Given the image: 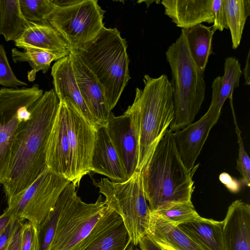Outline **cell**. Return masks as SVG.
Listing matches in <instances>:
<instances>
[{"label":"cell","instance_id":"cell-38","mask_svg":"<svg viewBox=\"0 0 250 250\" xmlns=\"http://www.w3.org/2000/svg\"><path fill=\"white\" fill-rule=\"evenodd\" d=\"M15 217L7 208L0 215V236L3 233L7 226Z\"/></svg>","mask_w":250,"mask_h":250},{"label":"cell","instance_id":"cell-40","mask_svg":"<svg viewBox=\"0 0 250 250\" xmlns=\"http://www.w3.org/2000/svg\"><path fill=\"white\" fill-rule=\"evenodd\" d=\"M58 6H66L78 2V0H51Z\"/></svg>","mask_w":250,"mask_h":250},{"label":"cell","instance_id":"cell-8","mask_svg":"<svg viewBox=\"0 0 250 250\" xmlns=\"http://www.w3.org/2000/svg\"><path fill=\"white\" fill-rule=\"evenodd\" d=\"M105 11L97 0H78L66 6H56L47 21L76 50L94 39L104 26Z\"/></svg>","mask_w":250,"mask_h":250},{"label":"cell","instance_id":"cell-35","mask_svg":"<svg viewBox=\"0 0 250 250\" xmlns=\"http://www.w3.org/2000/svg\"><path fill=\"white\" fill-rule=\"evenodd\" d=\"M22 220L16 218L13 231L7 250H20Z\"/></svg>","mask_w":250,"mask_h":250},{"label":"cell","instance_id":"cell-30","mask_svg":"<svg viewBox=\"0 0 250 250\" xmlns=\"http://www.w3.org/2000/svg\"><path fill=\"white\" fill-rule=\"evenodd\" d=\"M19 2L24 18L38 24L48 22L47 20L56 7L51 0H19Z\"/></svg>","mask_w":250,"mask_h":250},{"label":"cell","instance_id":"cell-4","mask_svg":"<svg viewBox=\"0 0 250 250\" xmlns=\"http://www.w3.org/2000/svg\"><path fill=\"white\" fill-rule=\"evenodd\" d=\"M127 43L116 28L104 26L97 36L74 51L103 85L110 111L130 79Z\"/></svg>","mask_w":250,"mask_h":250},{"label":"cell","instance_id":"cell-23","mask_svg":"<svg viewBox=\"0 0 250 250\" xmlns=\"http://www.w3.org/2000/svg\"><path fill=\"white\" fill-rule=\"evenodd\" d=\"M178 226L206 250H225L222 221L206 219Z\"/></svg>","mask_w":250,"mask_h":250},{"label":"cell","instance_id":"cell-41","mask_svg":"<svg viewBox=\"0 0 250 250\" xmlns=\"http://www.w3.org/2000/svg\"><path fill=\"white\" fill-rule=\"evenodd\" d=\"M156 243L157 244H158L162 248V249L163 250H175L168 246H167L165 244H162L160 243H158V242H156Z\"/></svg>","mask_w":250,"mask_h":250},{"label":"cell","instance_id":"cell-10","mask_svg":"<svg viewBox=\"0 0 250 250\" xmlns=\"http://www.w3.org/2000/svg\"><path fill=\"white\" fill-rule=\"evenodd\" d=\"M70 181L46 169L23 192L8 203L17 219L39 226L53 209Z\"/></svg>","mask_w":250,"mask_h":250},{"label":"cell","instance_id":"cell-3","mask_svg":"<svg viewBox=\"0 0 250 250\" xmlns=\"http://www.w3.org/2000/svg\"><path fill=\"white\" fill-rule=\"evenodd\" d=\"M143 82V89L136 88L132 104L139 121L137 171L146 165L174 118L172 85L167 76L145 75Z\"/></svg>","mask_w":250,"mask_h":250},{"label":"cell","instance_id":"cell-11","mask_svg":"<svg viewBox=\"0 0 250 250\" xmlns=\"http://www.w3.org/2000/svg\"><path fill=\"white\" fill-rule=\"evenodd\" d=\"M66 124L71 150L72 181L76 187L83 177L91 172V158L95 140L96 126L88 122L67 100Z\"/></svg>","mask_w":250,"mask_h":250},{"label":"cell","instance_id":"cell-36","mask_svg":"<svg viewBox=\"0 0 250 250\" xmlns=\"http://www.w3.org/2000/svg\"><path fill=\"white\" fill-rule=\"evenodd\" d=\"M16 218L14 217L0 236V250H7L13 231Z\"/></svg>","mask_w":250,"mask_h":250},{"label":"cell","instance_id":"cell-31","mask_svg":"<svg viewBox=\"0 0 250 250\" xmlns=\"http://www.w3.org/2000/svg\"><path fill=\"white\" fill-rule=\"evenodd\" d=\"M235 130L239 144L238 158L237 160L236 168L240 172L243 178V182L247 187L250 185V159L244 148L241 131L237 124L233 107L231 108Z\"/></svg>","mask_w":250,"mask_h":250},{"label":"cell","instance_id":"cell-37","mask_svg":"<svg viewBox=\"0 0 250 250\" xmlns=\"http://www.w3.org/2000/svg\"><path fill=\"white\" fill-rule=\"evenodd\" d=\"M138 246L141 250H163L147 235L141 239Z\"/></svg>","mask_w":250,"mask_h":250},{"label":"cell","instance_id":"cell-34","mask_svg":"<svg viewBox=\"0 0 250 250\" xmlns=\"http://www.w3.org/2000/svg\"><path fill=\"white\" fill-rule=\"evenodd\" d=\"M212 11L214 17L212 30L215 33L217 30L221 32L228 29L223 0H212Z\"/></svg>","mask_w":250,"mask_h":250},{"label":"cell","instance_id":"cell-19","mask_svg":"<svg viewBox=\"0 0 250 250\" xmlns=\"http://www.w3.org/2000/svg\"><path fill=\"white\" fill-rule=\"evenodd\" d=\"M54 91L59 101L68 100L91 124L97 125L86 105L77 84L69 54L57 61L51 68Z\"/></svg>","mask_w":250,"mask_h":250},{"label":"cell","instance_id":"cell-13","mask_svg":"<svg viewBox=\"0 0 250 250\" xmlns=\"http://www.w3.org/2000/svg\"><path fill=\"white\" fill-rule=\"evenodd\" d=\"M133 247L122 218L106 206L103 215L77 250H132Z\"/></svg>","mask_w":250,"mask_h":250},{"label":"cell","instance_id":"cell-21","mask_svg":"<svg viewBox=\"0 0 250 250\" xmlns=\"http://www.w3.org/2000/svg\"><path fill=\"white\" fill-rule=\"evenodd\" d=\"M16 46L25 49L34 48L68 55L71 50L67 42L49 22H31L21 36L15 42Z\"/></svg>","mask_w":250,"mask_h":250},{"label":"cell","instance_id":"cell-25","mask_svg":"<svg viewBox=\"0 0 250 250\" xmlns=\"http://www.w3.org/2000/svg\"><path fill=\"white\" fill-rule=\"evenodd\" d=\"M30 23L21 11L19 0H0V34L6 41L15 42Z\"/></svg>","mask_w":250,"mask_h":250},{"label":"cell","instance_id":"cell-7","mask_svg":"<svg viewBox=\"0 0 250 250\" xmlns=\"http://www.w3.org/2000/svg\"><path fill=\"white\" fill-rule=\"evenodd\" d=\"M75 186H67V198L49 250H77L103 215L106 206L100 195L95 203L83 202Z\"/></svg>","mask_w":250,"mask_h":250},{"label":"cell","instance_id":"cell-24","mask_svg":"<svg viewBox=\"0 0 250 250\" xmlns=\"http://www.w3.org/2000/svg\"><path fill=\"white\" fill-rule=\"evenodd\" d=\"M191 56L198 68L205 70L209 56L214 54L212 50V41L214 32L211 27L202 23L193 27L182 29Z\"/></svg>","mask_w":250,"mask_h":250},{"label":"cell","instance_id":"cell-15","mask_svg":"<svg viewBox=\"0 0 250 250\" xmlns=\"http://www.w3.org/2000/svg\"><path fill=\"white\" fill-rule=\"evenodd\" d=\"M69 55L76 83L86 105L97 125L105 126L111 111L104 88L74 51H71Z\"/></svg>","mask_w":250,"mask_h":250},{"label":"cell","instance_id":"cell-32","mask_svg":"<svg viewBox=\"0 0 250 250\" xmlns=\"http://www.w3.org/2000/svg\"><path fill=\"white\" fill-rule=\"evenodd\" d=\"M0 85L6 88H17L28 84L20 80L14 73L9 64L4 46L0 43Z\"/></svg>","mask_w":250,"mask_h":250},{"label":"cell","instance_id":"cell-5","mask_svg":"<svg viewBox=\"0 0 250 250\" xmlns=\"http://www.w3.org/2000/svg\"><path fill=\"white\" fill-rule=\"evenodd\" d=\"M171 70L174 118L169 129L175 132L194 121L205 99L204 72L193 60L184 33L166 52Z\"/></svg>","mask_w":250,"mask_h":250},{"label":"cell","instance_id":"cell-43","mask_svg":"<svg viewBox=\"0 0 250 250\" xmlns=\"http://www.w3.org/2000/svg\"></svg>","mask_w":250,"mask_h":250},{"label":"cell","instance_id":"cell-1","mask_svg":"<svg viewBox=\"0 0 250 250\" xmlns=\"http://www.w3.org/2000/svg\"><path fill=\"white\" fill-rule=\"evenodd\" d=\"M60 101L53 89L30 107L15 134L3 186L7 203L26 189L46 168L49 139Z\"/></svg>","mask_w":250,"mask_h":250},{"label":"cell","instance_id":"cell-29","mask_svg":"<svg viewBox=\"0 0 250 250\" xmlns=\"http://www.w3.org/2000/svg\"><path fill=\"white\" fill-rule=\"evenodd\" d=\"M150 212L164 217L176 226L192 222L204 221L207 219L199 215L191 201L171 203Z\"/></svg>","mask_w":250,"mask_h":250},{"label":"cell","instance_id":"cell-18","mask_svg":"<svg viewBox=\"0 0 250 250\" xmlns=\"http://www.w3.org/2000/svg\"><path fill=\"white\" fill-rule=\"evenodd\" d=\"M222 222L225 250H250V205L234 201Z\"/></svg>","mask_w":250,"mask_h":250},{"label":"cell","instance_id":"cell-28","mask_svg":"<svg viewBox=\"0 0 250 250\" xmlns=\"http://www.w3.org/2000/svg\"><path fill=\"white\" fill-rule=\"evenodd\" d=\"M67 195V190L66 187L60 195L53 209L38 226L40 250H49L50 249Z\"/></svg>","mask_w":250,"mask_h":250},{"label":"cell","instance_id":"cell-27","mask_svg":"<svg viewBox=\"0 0 250 250\" xmlns=\"http://www.w3.org/2000/svg\"><path fill=\"white\" fill-rule=\"evenodd\" d=\"M24 50L21 51L14 48L11 50V57L15 63L27 62L30 64L32 69L28 76L30 81L35 80L38 72L42 71L43 73H46L53 61H57L66 56L62 53L34 48H27Z\"/></svg>","mask_w":250,"mask_h":250},{"label":"cell","instance_id":"cell-2","mask_svg":"<svg viewBox=\"0 0 250 250\" xmlns=\"http://www.w3.org/2000/svg\"><path fill=\"white\" fill-rule=\"evenodd\" d=\"M169 128L141 170L143 188L150 212L170 203L191 201L192 177L184 166Z\"/></svg>","mask_w":250,"mask_h":250},{"label":"cell","instance_id":"cell-17","mask_svg":"<svg viewBox=\"0 0 250 250\" xmlns=\"http://www.w3.org/2000/svg\"><path fill=\"white\" fill-rule=\"evenodd\" d=\"M90 170L113 182H123L129 178L104 125L96 126Z\"/></svg>","mask_w":250,"mask_h":250},{"label":"cell","instance_id":"cell-26","mask_svg":"<svg viewBox=\"0 0 250 250\" xmlns=\"http://www.w3.org/2000/svg\"><path fill=\"white\" fill-rule=\"evenodd\" d=\"M223 3L232 47L235 49L240 45L246 21L250 15V0H223Z\"/></svg>","mask_w":250,"mask_h":250},{"label":"cell","instance_id":"cell-33","mask_svg":"<svg viewBox=\"0 0 250 250\" xmlns=\"http://www.w3.org/2000/svg\"><path fill=\"white\" fill-rule=\"evenodd\" d=\"M20 250H40L38 226L31 222L28 221L23 224Z\"/></svg>","mask_w":250,"mask_h":250},{"label":"cell","instance_id":"cell-20","mask_svg":"<svg viewBox=\"0 0 250 250\" xmlns=\"http://www.w3.org/2000/svg\"><path fill=\"white\" fill-rule=\"evenodd\" d=\"M212 0H163L165 14L182 29L213 22Z\"/></svg>","mask_w":250,"mask_h":250},{"label":"cell","instance_id":"cell-39","mask_svg":"<svg viewBox=\"0 0 250 250\" xmlns=\"http://www.w3.org/2000/svg\"><path fill=\"white\" fill-rule=\"evenodd\" d=\"M250 50H249L248 55L246 59V63L245 66L243 69L242 73L245 78V84L247 85H249L250 84Z\"/></svg>","mask_w":250,"mask_h":250},{"label":"cell","instance_id":"cell-6","mask_svg":"<svg viewBox=\"0 0 250 250\" xmlns=\"http://www.w3.org/2000/svg\"><path fill=\"white\" fill-rule=\"evenodd\" d=\"M93 184L105 198L106 206L122 218L132 244L138 246L146 235L150 211L146 199L141 171H136L126 181L113 182L104 178Z\"/></svg>","mask_w":250,"mask_h":250},{"label":"cell","instance_id":"cell-9","mask_svg":"<svg viewBox=\"0 0 250 250\" xmlns=\"http://www.w3.org/2000/svg\"><path fill=\"white\" fill-rule=\"evenodd\" d=\"M43 93L38 84L30 87L0 89V185L7 171L17 130L22 121L29 118L30 107Z\"/></svg>","mask_w":250,"mask_h":250},{"label":"cell","instance_id":"cell-22","mask_svg":"<svg viewBox=\"0 0 250 250\" xmlns=\"http://www.w3.org/2000/svg\"><path fill=\"white\" fill-rule=\"evenodd\" d=\"M146 235L175 250H206L164 217L150 212Z\"/></svg>","mask_w":250,"mask_h":250},{"label":"cell","instance_id":"cell-14","mask_svg":"<svg viewBox=\"0 0 250 250\" xmlns=\"http://www.w3.org/2000/svg\"><path fill=\"white\" fill-rule=\"evenodd\" d=\"M221 113L208 108L197 121L173 132V137L181 160L188 170L194 167L195 161L206 142L209 132L216 124Z\"/></svg>","mask_w":250,"mask_h":250},{"label":"cell","instance_id":"cell-42","mask_svg":"<svg viewBox=\"0 0 250 250\" xmlns=\"http://www.w3.org/2000/svg\"><path fill=\"white\" fill-rule=\"evenodd\" d=\"M132 250H141L138 246H134Z\"/></svg>","mask_w":250,"mask_h":250},{"label":"cell","instance_id":"cell-16","mask_svg":"<svg viewBox=\"0 0 250 250\" xmlns=\"http://www.w3.org/2000/svg\"><path fill=\"white\" fill-rule=\"evenodd\" d=\"M59 101L48 144L46 168L72 182L71 155L67 133L66 106L64 100Z\"/></svg>","mask_w":250,"mask_h":250},{"label":"cell","instance_id":"cell-12","mask_svg":"<svg viewBox=\"0 0 250 250\" xmlns=\"http://www.w3.org/2000/svg\"><path fill=\"white\" fill-rule=\"evenodd\" d=\"M105 127L129 178L137 171L139 158V121L136 108L132 104L119 116L111 112Z\"/></svg>","mask_w":250,"mask_h":250}]
</instances>
